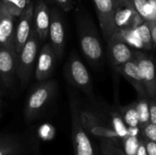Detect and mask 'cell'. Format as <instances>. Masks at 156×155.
<instances>
[{"label":"cell","mask_w":156,"mask_h":155,"mask_svg":"<svg viewBox=\"0 0 156 155\" xmlns=\"http://www.w3.org/2000/svg\"><path fill=\"white\" fill-rule=\"evenodd\" d=\"M77 32L85 58L94 68H100L104 61V48L93 20L84 11L77 16Z\"/></svg>","instance_id":"obj_1"},{"label":"cell","mask_w":156,"mask_h":155,"mask_svg":"<svg viewBox=\"0 0 156 155\" xmlns=\"http://www.w3.org/2000/svg\"><path fill=\"white\" fill-rule=\"evenodd\" d=\"M69 105L71 118V137L75 155H95V150L89 133L80 119V101L77 95L69 91Z\"/></svg>","instance_id":"obj_2"},{"label":"cell","mask_w":156,"mask_h":155,"mask_svg":"<svg viewBox=\"0 0 156 155\" xmlns=\"http://www.w3.org/2000/svg\"><path fill=\"white\" fill-rule=\"evenodd\" d=\"M57 88L58 85L55 80L47 79L40 81L31 90L24 108V118L27 122H32L43 114L55 97Z\"/></svg>","instance_id":"obj_3"},{"label":"cell","mask_w":156,"mask_h":155,"mask_svg":"<svg viewBox=\"0 0 156 155\" xmlns=\"http://www.w3.org/2000/svg\"><path fill=\"white\" fill-rule=\"evenodd\" d=\"M65 77L74 88L93 98L92 79L86 66L75 51H72L65 65Z\"/></svg>","instance_id":"obj_4"},{"label":"cell","mask_w":156,"mask_h":155,"mask_svg":"<svg viewBox=\"0 0 156 155\" xmlns=\"http://www.w3.org/2000/svg\"><path fill=\"white\" fill-rule=\"evenodd\" d=\"M39 42L37 31L33 26L28 39L17 54V77L22 87H26L31 79L38 55Z\"/></svg>","instance_id":"obj_5"},{"label":"cell","mask_w":156,"mask_h":155,"mask_svg":"<svg viewBox=\"0 0 156 155\" xmlns=\"http://www.w3.org/2000/svg\"><path fill=\"white\" fill-rule=\"evenodd\" d=\"M80 119L82 125L89 135L100 140V142L110 141L118 146H121L122 140L117 136L112 128L108 125L103 119L97 113L87 110H80Z\"/></svg>","instance_id":"obj_6"},{"label":"cell","mask_w":156,"mask_h":155,"mask_svg":"<svg viewBox=\"0 0 156 155\" xmlns=\"http://www.w3.org/2000/svg\"><path fill=\"white\" fill-rule=\"evenodd\" d=\"M107 42V55L112 67L124 64L134 58L135 48H133L117 31Z\"/></svg>","instance_id":"obj_7"},{"label":"cell","mask_w":156,"mask_h":155,"mask_svg":"<svg viewBox=\"0 0 156 155\" xmlns=\"http://www.w3.org/2000/svg\"><path fill=\"white\" fill-rule=\"evenodd\" d=\"M134 59L139 67L148 98L154 99L156 86V64L154 60L148 54L139 49H135L134 51Z\"/></svg>","instance_id":"obj_8"},{"label":"cell","mask_w":156,"mask_h":155,"mask_svg":"<svg viewBox=\"0 0 156 155\" xmlns=\"http://www.w3.org/2000/svg\"><path fill=\"white\" fill-rule=\"evenodd\" d=\"M17 76V53L14 48L0 46V78L5 90L13 88Z\"/></svg>","instance_id":"obj_9"},{"label":"cell","mask_w":156,"mask_h":155,"mask_svg":"<svg viewBox=\"0 0 156 155\" xmlns=\"http://www.w3.org/2000/svg\"><path fill=\"white\" fill-rule=\"evenodd\" d=\"M114 22L118 31L135 28L144 22L130 0L120 1L114 9Z\"/></svg>","instance_id":"obj_10"},{"label":"cell","mask_w":156,"mask_h":155,"mask_svg":"<svg viewBox=\"0 0 156 155\" xmlns=\"http://www.w3.org/2000/svg\"><path fill=\"white\" fill-rule=\"evenodd\" d=\"M93 3L96 8L102 36L107 41L115 32L118 31L114 22L115 5L113 0H93Z\"/></svg>","instance_id":"obj_11"},{"label":"cell","mask_w":156,"mask_h":155,"mask_svg":"<svg viewBox=\"0 0 156 155\" xmlns=\"http://www.w3.org/2000/svg\"><path fill=\"white\" fill-rule=\"evenodd\" d=\"M50 45L54 50L57 60L59 59L65 48V29L61 15L58 8H53L50 13V25L48 30Z\"/></svg>","instance_id":"obj_12"},{"label":"cell","mask_w":156,"mask_h":155,"mask_svg":"<svg viewBox=\"0 0 156 155\" xmlns=\"http://www.w3.org/2000/svg\"><path fill=\"white\" fill-rule=\"evenodd\" d=\"M33 16L34 4L30 1L21 12L19 16V21L16 27L15 49L17 54L20 52L31 34V31L33 29Z\"/></svg>","instance_id":"obj_13"},{"label":"cell","mask_w":156,"mask_h":155,"mask_svg":"<svg viewBox=\"0 0 156 155\" xmlns=\"http://www.w3.org/2000/svg\"><path fill=\"white\" fill-rule=\"evenodd\" d=\"M14 14L3 0H0V46L15 48Z\"/></svg>","instance_id":"obj_14"},{"label":"cell","mask_w":156,"mask_h":155,"mask_svg":"<svg viewBox=\"0 0 156 155\" xmlns=\"http://www.w3.org/2000/svg\"><path fill=\"white\" fill-rule=\"evenodd\" d=\"M56 60L57 58L50 43H46L37 55L35 72L36 79L38 81H45L48 79L54 71Z\"/></svg>","instance_id":"obj_15"},{"label":"cell","mask_w":156,"mask_h":155,"mask_svg":"<svg viewBox=\"0 0 156 155\" xmlns=\"http://www.w3.org/2000/svg\"><path fill=\"white\" fill-rule=\"evenodd\" d=\"M113 68L134 88V90L137 92L138 97H148L146 94L144 83L142 78L139 67L134 58L132 60L124 64H122Z\"/></svg>","instance_id":"obj_16"},{"label":"cell","mask_w":156,"mask_h":155,"mask_svg":"<svg viewBox=\"0 0 156 155\" xmlns=\"http://www.w3.org/2000/svg\"><path fill=\"white\" fill-rule=\"evenodd\" d=\"M50 25V13L45 1L38 0L34 6L33 26L37 31L40 42H45L48 37Z\"/></svg>","instance_id":"obj_17"},{"label":"cell","mask_w":156,"mask_h":155,"mask_svg":"<svg viewBox=\"0 0 156 155\" xmlns=\"http://www.w3.org/2000/svg\"><path fill=\"white\" fill-rule=\"evenodd\" d=\"M25 152L21 139L13 135L0 136V155H22Z\"/></svg>","instance_id":"obj_18"},{"label":"cell","mask_w":156,"mask_h":155,"mask_svg":"<svg viewBox=\"0 0 156 155\" xmlns=\"http://www.w3.org/2000/svg\"><path fill=\"white\" fill-rule=\"evenodd\" d=\"M135 10L148 23L156 21V8L149 0H130Z\"/></svg>","instance_id":"obj_19"},{"label":"cell","mask_w":156,"mask_h":155,"mask_svg":"<svg viewBox=\"0 0 156 155\" xmlns=\"http://www.w3.org/2000/svg\"><path fill=\"white\" fill-rule=\"evenodd\" d=\"M110 117H111V127L115 132L117 136L123 140L128 136V126L124 122L121 113L119 111H110Z\"/></svg>","instance_id":"obj_20"},{"label":"cell","mask_w":156,"mask_h":155,"mask_svg":"<svg viewBox=\"0 0 156 155\" xmlns=\"http://www.w3.org/2000/svg\"><path fill=\"white\" fill-rule=\"evenodd\" d=\"M134 104L139 117L140 127H143L150 122V98L138 97Z\"/></svg>","instance_id":"obj_21"},{"label":"cell","mask_w":156,"mask_h":155,"mask_svg":"<svg viewBox=\"0 0 156 155\" xmlns=\"http://www.w3.org/2000/svg\"><path fill=\"white\" fill-rule=\"evenodd\" d=\"M119 111L128 127L140 126L139 117H138V113H137L134 102L126 106H121L119 108Z\"/></svg>","instance_id":"obj_22"},{"label":"cell","mask_w":156,"mask_h":155,"mask_svg":"<svg viewBox=\"0 0 156 155\" xmlns=\"http://www.w3.org/2000/svg\"><path fill=\"white\" fill-rule=\"evenodd\" d=\"M137 34L139 36V38L141 40L142 46H143V50L144 51H149L154 48L153 46V39H152V34H151V29L149 23L144 21L141 23L139 26L135 27Z\"/></svg>","instance_id":"obj_23"},{"label":"cell","mask_w":156,"mask_h":155,"mask_svg":"<svg viewBox=\"0 0 156 155\" xmlns=\"http://www.w3.org/2000/svg\"><path fill=\"white\" fill-rule=\"evenodd\" d=\"M122 142V151L125 155H135L138 150V147L140 145L141 137H135V136H127Z\"/></svg>","instance_id":"obj_24"},{"label":"cell","mask_w":156,"mask_h":155,"mask_svg":"<svg viewBox=\"0 0 156 155\" xmlns=\"http://www.w3.org/2000/svg\"><path fill=\"white\" fill-rule=\"evenodd\" d=\"M142 130V136L143 138L152 141V142H155L156 143V125L152 123V122H148L147 124H145L144 126L141 127Z\"/></svg>","instance_id":"obj_25"},{"label":"cell","mask_w":156,"mask_h":155,"mask_svg":"<svg viewBox=\"0 0 156 155\" xmlns=\"http://www.w3.org/2000/svg\"><path fill=\"white\" fill-rule=\"evenodd\" d=\"M144 141V143L145 145L146 151L148 155H156V143L155 142H152L149 140H146L143 137H141Z\"/></svg>","instance_id":"obj_26"},{"label":"cell","mask_w":156,"mask_h":155,"mask_svg":"<svg viewBox=\"0 0 156 155\" xmlns=\"http://www.w3.org/2000/svg\"><path fill=\"white\" fill-rule=\"evenodd\" d=\"M55 2L64 11H69L74 5L73 0H55Z\"/></svg>","instance_id":"obj_27"},{"label":"cell","mask_w":156,"mask_h":155,"mask_svg":"<svg viewBox=\"0 0 156 155\" xmlns=\"http://www.w3.org/2000/svg\"><path fill=\"white\" fill-rule=\"evenodd\" d=\"M150 122L156 125V100L150 99Z\"/></svg>","instance_id":"obj_28"},{"label":"cell","mask_w":156,"mask_h":155,"mask_svg":"<svg viewBox=\"0 0 156 155\" xmlns=\"http://www.w3.org/2000/svg\"><path fill=\"white\" fill-rule=\"evenodd\" d=\"M128 136L141 137L142 136L141 127L140 126H137V127H128Z\"/></svg>","instance_id":"obj_29"},{"label":"cell","mask_w":156,"mask_h":155,"mask_svg":"<svg viewBox=\"0 0 156 155\" xmlns=\"http://www.w3.org/2000/svg\"><path fill=\"white\" fill-rule=\"evenodd\" d=\"M151 34H152V39H153V46L156 49V21L149 23Z\"/></svg>","instance_id":"obj_30"},{"label":"cell","mask_w":156,"mask_h":155,"mask_svg":"<svg viewBox=\"0 0 156 155\" xmlns=\"http://www.w3.org/2000/svg\"><path fill=\"white\" fill-rule=\"evenodd\" d=\"M135 155H148L147 151H146V148H145V145H144V141H143L142 138H141L140 145H139V147H138V150H137L136 154Z\"/></svg>","instance_id":"obj_31"},{"label":"cell","mask_w":156,"mask_h":155,"mask_svg":"<svg viewBox=\"0 0 156 155\" xmlns=\"http://www.w3.org/2000/svg\"><path fill=\"white\" fill-rule=\"evenodd\" d=\"M5 90V86H4V84H3V82H2V79H1V78H0V95H2V93L4 92Z\"/></svg>","instance_id":"obj_32"},{"label":"cell","mask_w":156,"mask_h":155,"mask_svg":"<svg viewBox=\"0 0 156 155\" xmlns=\"http://www.w3.org/2000/svg\"><path fill=\"white\" fill-rule=\"evenodd\" d=\"M117 155H125L124 154V153H123V151H122V149L120 147L119 148V150H118V153H117Z\"/></svg>","instance_id":"obj_33"},{"label":"cell","mask_w":156,"mask_h":155,"mask_svg":"<svg viewBox=\"0 0 156 155\" xmlns=\"http://www.w3.org/2000/svg\"><path fill=\"white\" fill-rule=\"evenodd\" d=\"M149 1L151 2V4L156 8V0H149Z\"/></svg>","instance_id":"obj_34"},{"label":"cell","mask_w":156,"mask_h":155,"mask_svg":"<svg viewBox=\"0 0 156 155\" xmlns=\"http://www.w3.org/2000/svg\"><path fill=\"white\" fill-rule=\"evenodd\" d=\"M1 109H2V99H1V95H0V116H1Z\"/></svg>","instance_id":"obj_35"},{"label":"cell","mask_w":156,"mask_h":155,"mask_svg":"<svg viewBox=\"0 0 156 155\" xmlns=\"http://www.w3.org/2000/svg\"><path fill=\"white\" fill-rule=\"evenodd\" d=\"M119 1H120V0H113V3H114V5H117V4L119 3Z\"/></svg>","instance_id":"obj_36"},{"label":"cell","mask_w":156,"mask_h":155,"mask_svg":"<svg viewBox=\"0 0 156 155\" xmlns=\"http://www.w3.org/2000/svg\"><path fill=\"white\" fill-rule=\"evenodd\" d=\"M154 100H156V86H155V97H154Z\"/></svg>","instance_id":"obj_37"},{"label":"cell","mask_w":156,"mask_h":155,"mask_svg":"<svg viewBox=\"0 0 156 155\" xmlns=\"http://www.w3.org/2000/svg\"><path fill=\"white\" fill-rule=\"evenodd\" d=\"M120 1H123V0H120ZM120 1H119V2H120Z\"/></svg>","instance_id":"obj_38"},{"label":"cell","mask_w":156,"mask_h":155,"mask_svg":"<svg viewBox=\"0 0 156 155\" xmlns=\"http://www.w3.org/2000/svg\"><path fill=\"white\" fill-rule=\"evenodd\" d=\"M37 155H38V154H37Z\"/></svg>","instance_id":"obj_39"}]
</instances>
